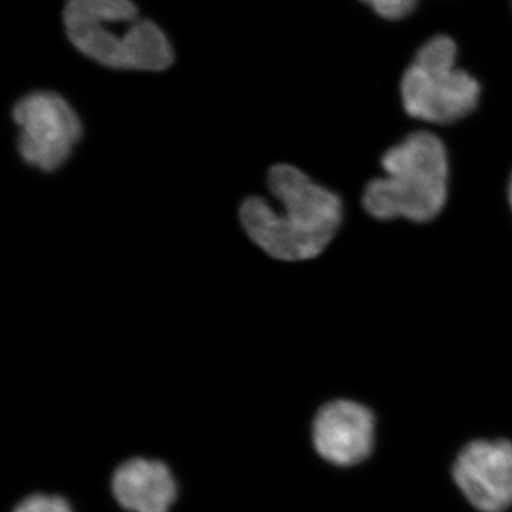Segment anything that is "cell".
Here are the masks:
<instances>
[{"label":"cell","mask_w":512,"mask_h":512,"mask_svg":"<svg viewBox=\"0 0 512 512\" xmlns=\"http://www.w3.org/2000/svg\"><path fill=\"white\" fill-rule=\"evenodd\" d=\"M113 493L128 511L168 512L177 495V485L165 464L133 458L114 473Z\"/></svg>","instance_id":"cell-8"},{"label":"cell","mask_w":512,"mask_h":512,"mask_svg":"<svg viewBox=\"0 0 512 512\" xmlns=\"http://www.w3.org/2000/svg\"><path fill=\"white\" fill-rule=\"evenodd\" d=\"M137 19L131 0H67L63 10L73 46L110 69L130 70L131 33Z\"/></svg>","instance_id":"cell-5"},{"label":"cell","mask_w":512,"mask_h":512,"mask_svg":"<svg viewBox=\"0 0 512 512\" xmlns=\"http://www.w3.org/2000/svg\"><path fill=\"white\" fill-rule=\"evenodd\" d=\"M382 177L363 192V208L379 221L429 222L447 202V148L436 134L416 131L382 157Z\"/></svg>","instance_id":"cell-2"},{"label":"cell","mask_w":512,"mask_h":512,"mask_svg":"<svg viewBox=\"0 0 512 512\" xmlns=\"http://www.w3.org/2000/svg\"><path fill=\"white\" fill-rule=\"evenodd\" d=\"M13 512H73V510L62 497L36 494L23 500Z\"/></svg>","instance_id":"cell-9"},{"label":"cell","mask_w":512,"mask_h":512,"mask_svg":"<svg viewBox=\"0 0 512 512\" xmlns=\"http://www.w3.org/2000/svg\"><path fill=\"white\" fill-rule=\"evenodd\" d=\"M19 127L18 150L29 165L55 171L82 138V121L60 94L33 92L13 107Z\"/></svg>","instance_id":"cell-4"},{"label":"cell","mask_w":512,"mask_h":512,"mask_svg":"<svg viewBox=\"0 0 512 512\" xmlns=\"http://www.w3.org/2000/svg\"><path fill=\"white\" fill-rule=\"evenodd\" d=\"M386 19H402L416 8L419 0H362Z\"/></svg>","instance_id":"cell-10"},{"label":"cell","mask_w":512,"mask_h":512,"mask_svg":"<svg viewBox=\"0 0 512 512\" xmlns=\"http://www.w3.org/2000/svg\"><path fill=\"white\" fill-rule=\"evenodd\" d=\"M453 478L477 511H507L512 507V443L471 441L458 453Z\"/></svg>","instance_id":"cell-6"},{"label":"cell","mask_w":512,"mask_h":512,"mask_svg":"<svg viewBox=\"0 0 512 512\" xmlns=\"http://www.w3.org/2000/svg\"><path fill=\"white\" fill-rule=\"evenodd\" d=\"M508 202H510V207L512 211V174L510 178V183H508Z\"/></svg>","instance_id":"cell-11"},{"label":"cell","mask_w":512,"mask_h":512,"mask_svg":"<svg viewBox=\"0 0 512 512\" xmlns=\"http://www.w3.org/2000/svg\"><path fill=\"white\" fill-rule=\"evenodd\" d=\"M312 440L319 456L329 463L339 467L356 466L375 448V414L353 400H333L320 407L316 414Z\"/></svg>","instance_id":"cell-7"},{"label":"cell","mask_w":512,"mask_h":512,"mask_svg":"<svg viewBox=\"0 0 512 512\" xmlns=\"http://www.w3.org/2000/svg\"><path fill=\"white\" fill-rule=\"evenodd\" d=\"M268 188L279 208L249 197L239 210L249 239L279 261H308L322 254L342 225L339 195L289 164L269 170Z\"/></svg>","instance_id":"cell-1"},{"label":"cell","mask_w":512,"mask_h":512,"mask_svg":"<svg viewBox=\"0 0 512 512\" xmlns=\"http://www.w3.org/2000/svg\"><path fill=\"white\" fill-rule=\"evenodd\" d=\"M456 59L457 47L447 40H430L420 47L400 86L409 116L426 123L451 124L476 110L480 84L457 69Z\"/></svg>","instance_id":"cell-3"}]
</instances>
